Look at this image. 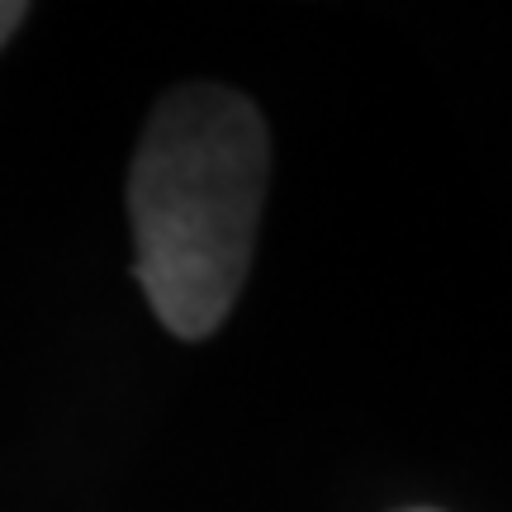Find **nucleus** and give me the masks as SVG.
Returning a JSON list of instances; mask_svg holds the SVG:
<instances>
[{
    "mask_svg": "<svg viewBox=\"0 0 512 512\" xmlns=\"http://www.w3.org/2000/svg\"><path fill=\"white\" fill-rule=\"evenodd\" d=\"M271 138L247 95L185 86L152 110L128 171L138 285L166 332L223 328L252 266Z\"/></svg>",
    "mask_w": 512,
    "mask_h": 512,
    "instance_id": "1",
    "label": "nucleus"
},
{
    "mask_svg": "<svg viewBox=\"0 0 512 512\" xmlns=\"http://www.w3.org/2000/svg\"><path fill=\"white\" fill-rule=\"evenodd\" d=\"M29 15V5H15V0H0V43L19 29V19Z\"/></svg>",
    "mask_w": 512,
    "mask_h": 512,
    "instance_id": "2",
    "label": "nucleus"
}]
</instances>
